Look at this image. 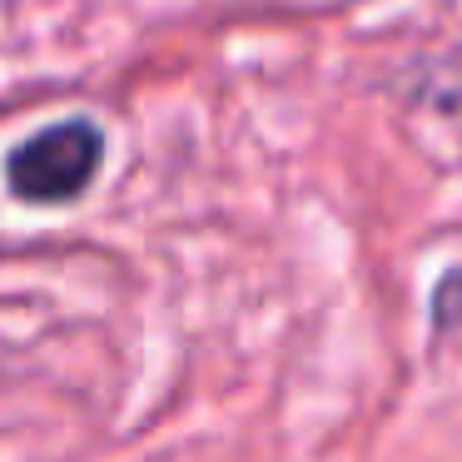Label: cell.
Segmentation results:
<instances>
[{"label": "cell", "mask_w": 462, "mask_h": 462, "mask_svg": "<svg viewBox=\"0 0 462 462\" xmlns=\"http://www.w3.org/2000/svg\"><path fill=\"white\" fill-rule=\"evenodd\" d=\"M100 164V134L85 120L55 125L11 154V189L31 204H60L90 184Z\"/></svg>", "instance_id": "obj_1"}]
</instances>
